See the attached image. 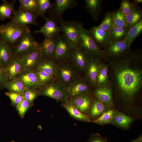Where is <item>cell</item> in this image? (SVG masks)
<instances>
[{
    "instance_id": "obj_1",
    "label": "cell",
    "mask_w": 142,
    "mask_h": 142,
    "mask_svg": "<svg viewBox=\"0 0 142 142\" xmlns=\"http://www.w3.org/2000/svg\"><path fill=\"white\" fill-rule=\"evenodd\" d=\"M114 58L109 62L113 86L122 99L131 102L142 85L141 52H129L124 56Z\"/></svg>"
},
{
    "instance_id": "obj_2",
    "label": "cell",
    "mask_w": 142,
    "mask_h": 142,
    "mask_svg": "<svg viewBox=\"0 0 142 142\" xmlns=\"http://www.w3.org/2000/svg\"><path fill=\"white\" fill-rule=\"evenodd\" d=\"M88 54L90 58L100 60L107 59L109 57L104 50H101L96 44L89 30L80 27V34L77 44Z\"/></svg>"
},
{
    "instance_id": "obj_3",
    "label": "cell",
    "mask_w": 142,
    "mask_h": 142,
    "mask_svg": "<svg viewBox=\"0 0 142 142\" xmlns=\"http://www.w3.org/2000/svg\"><path fill=\"white\" fill-rule=\"evenodd\" d=\"M29 30L28 26L22 25L11 21L0 26V39L11 46L18 43L23 35Z\"/></svg>"
},
{
    "instance_id": "obj_4",
    "label": "cell",
    "mask_w": 142,
    "mask_h": 142,
    "mask_svg": "<svg viewBox=\"0 0 142 142\" xmlns=\"http://www.w3.org/2000/svg\"><path fill=\"white\" fill-rule=\"evenodd\" d=\"M39 95L45 96L60 101L68 99L66 87L60 83L56 77L37 89Z\"/></svg>"
},
{
    "instance_id": "obj_5",
    "label": "cell",
    "mask_w": 142,
    "mask_h": 142,
    "mask_svg": "<svg viewBox=\"0 0 142 142\" xmlns=\"http://www.w3.org/2000/svg\"><path fill=\"white\" fill-rule=\"evenodd\" d=\"M73 45L60 34L57 37L53 61L57 65L70 62Z\"/></svg>"
},
{
    "instance_id": "obj_6",
    "label": "cell",
    "mask_w": 142,
    "mask_h": 142,
    "mask_svg": "<svg viewBox=\"0 0 142 142\" xmlns=\"http://www.w3.org/2000/svg\"><path fill=\"white\" fill-rule=\"evenodd\" d=\"M81 77L70 62L58 65L56 77L66 87Z\"/></svg>"
},
{
    "instance_id": "obj_7",
    "label": "cell",
    "mask_w": 142,
    "mask_h": 142,
    "mask_svg": "<svg viewBox=\"0 0 142 142\" xmlns=\"http://www.w3.org/2000/svg\"><path fill=\"white\" fill-rule=\"evenodd\" d=\"M59 23L61 32L64 38L73 45L78 44L82 24L75 21L68 22L63 19Z\"/></svg>"
},
{
    "instance_id": "obj_8",
    "label": "cell",
    "mask_w": 142,
    "mask_h": 142,
    "mask_svg": "<svg viewBox=\"0 0 142 142\" xmlns=\"http://www.w3.org/2000/svg\"><path fill=\"white\" fill-rule=\"evenodd\" d=\"M40 44L34 38L29 30L18 42L13 52L14 56L20 57L28 53L38 47Z\"/></svg>"
},
{
    "instance_id": "obj_9",
    "label": "cell",
    "mask_w": 142,
    "mask_h": 142,
    "mask_svg": "<svg viewBox=\"0 0 142 142\" xmlns=\"http://www.w3.org/2000/svg\"><path fill=\"white\" fill-rule=\"evenodd\" d=\"M77 1L75 0H55L52 3L48 10L50 17L56 22H59L63 19V13L68 9L75 5Z\"/></svg>"
},
{
    "instance_id": "obj_10",
    "label": "cell",
    "mask_w": 142,
    "mask_h": 142,
    "mask_svg": "<svg viewBox=\"0 0 142 142\" xmlns=\"http://www.w3.org/2000/svg\"><path fill=\"white\" fill-rule=\"evenodd\" d=\"M74 50L70 62L80 74L86 72L90 59L88 54L77 44L73 45Z\"/></svg>"
},
{
    "instance_id": "obj_11",
    "label": "cell",
    "mask_w": 142,
    "mask_h": 142,
    "mask_svg": "<svg viewBox=\"0 0 142 142\" xmlns=\"http://www.w3.org/2000/svg\"><path fill=\"white\" fill-rule=\"evenodd\" d=\"M91 88L85 78L81 77L66 87L68 99L91 91Z\"/></svg>"
},
{
    "instance_id": "obj_12",
    "label": "cell",
    "mask_w": 142,
    "mask_h": 142,
    "mask_svg": "<svg viewBox=\"0 0 142 142\" xmlns=\"http://www.w3.org/2000/svg\"><path fill=\"white\" fill-rule=\"evenodd\" d=\"M94 95L91 91L69 99L75 107L82 113L88 115L92 103Z\"/></svg>"
},
{
    "instance_id": "obj_13",
    "label": "cell",
    "mask_w": 142,
    "mask_h": 142,
    "mask_svg": "<svg viewBox=\"0 0 142 142\" xmlns=\"http://www.w3.org/2000/svg\"><path fill=\"white\" fill-rule=\"evenodd\" d=\"M130 47L128 43L123 39L112 41L104 50L109 57L116 58L123 56L128 53L130 52Z\"/></svg>"
},
{
    "instance_id": "obj_14",
    "label": "cell",
    "mask_w": 142,
    "mask_h": 142,
    "mask_svg": "<svg viewBox=\"0 0 142 142\" xmlns=\"http://www.w3.org/2000/svg\"><path fill=\"white\" fill-rule=\"evenodd\" d=\"M36 14L19 7L14 12L11 21L24 26L28 25H38Z\"/></svg>"
},
{
    "instance_id": "obj_15",
    "label": "cell",
    "mask_w": 142,
    "mask_h": 142,
    "mask_svg": "<svg viewBox=\"0 0 142 142\" xmlns=\"http://www.w3.org/2000/svg\"><path fill=\"white\" fill-rule=\"evenodd\" d=\"M20 57L24 70H33L36 69L42 60L40 46L32 51Z\"/></svg>"
},
{
    "instance_id": "obj_16",
    "label": "cell",
    "mask_w": 142,
    "mask_h": 142,
    "mask_svg": "<svg viewBox=\"0 0 142 142\" xmlns=\"http://www.w3.org/2000/svg\"><path fill=\"white\" fill-rule=\"evenodd\" d=\"M4 69L8 81L17 78L24 70L20 57L14 56Z\"/></svg>"
},
{
    "instance_id": "obj_17",
    "label": "cell",
    "mask_w": 142,
    "mask_h": 142,
    "mask_svg": "<svg viewBox=\"0 0 142 142\" xmlns=\"http://www.w3.org/2000/svg\"><path fill=\"white\" fill-rule=\"evenodd\" d=\"M96 88L93 92L94 97L108 106L114 108L111 86L106 84Z\"/></svg>"
},
{
    "instance_id": "obj_18",
    "label": "cell",
    "mask_w": 142,
    "mask_h": 142,
    "mask_svg": "<svg viewBox=\"0 0 142 142\" xmlns=\"http://www.w3.org/2000/svg\"><path fill=\"white\" fill-rule=\"evenodd\" d=\"M44 19L45 22L40 28L36 30V33L43 34L45 38H49L57 36L61 32L60 29L57 22L50 17H45Z\"/></svg>"
},
{
    "instance_id": "obj_19",
    "label": "cell",
    "mask_w": 142,
    "mask_h": 142,
    "mask_svg": "<svg viewBox=\"0 0 142 142\" xmlns=\"http://www.w3.org/2000/svg\"><path fill=\"white\" fill-rule=\"evenodd\" d=\"M89 31L98 47L106 48L112 42L109 32L102 30L97 26L92 27Z\"/></svg>"
},
{
    "instance_id": "obj_20",
    "label": "cell",
    "mask_w": 142,
    "mask_h": 142,
    "mask_svg": "<svg viewBox=\"0 0 142 142\" xmlns=\"http://www.w3.org/2000/svg\"><path fill=\"white\" fill-rule=\"evenodd\" d=\"M16 78L22 81L28 89H37L41 86L36 69L33 70H24Z\"/></svg>"
},
{
    "instance_id": "obj_21",
    "label": "cell",
    "mask_w": 142,
    "mask_h": 142,
    "mask_svg": "<svg viewBox=\"0 0 142 142\" xmlns=\"http://www.w3.org/2000/svg\"><path fill=\"white\" fill-rule=\"evenodd\" d=\"M101 64L100 60L97 59L90 58L89 60L85 72V78L92 88L96 87L97 77Z\"/></svg>"
},
{
    "instance_id": "obj_22",
    "label": "cell",
    "mask_w": 142,
    "mask_h": 142,
    "mask_svg": "<svg viewBox=\"0 0 142 142\" xmlns=\"http://www.w3.org/2000/svg\"><path fill=\"white\" fill-rule=\"evenodd\" d=\"M57 36L45 38L44 40L40 43V48L42 60L45 59L53 60V53Z\"/></svg>"
},
{
    "instance_id": "obj_23",
    "label": "cell",
    "mask_w": 142,
    "mask_h": 142,
    "mask_svg": "<svg viewBox=\"0 0 142 142\" xmlns=\"http://www.w3.org/2000/svg\"><path fill=\"white\" fill-rule=\"evenodd\" d=\"M112 108H113L108 106L94 97L88 115L92 122L98 118L104 112Z\"/></svg>"
},
{
    "instance_id": "obj_24",
    "label": "cell",
    "mask_w": 142,
    "mask_h": 142,
    "mask_svg": "<svg viewBox=\"0 0 142 142\" xmlns=\"http://www.w3.org/2000/svg\"><path fill=\"white\" fill-rule=\"evenodd\" d=\"M60 105L67 110L70 116L74 119L79 121L91 122L88 116L80 113L70 100L68 99L65 102L61 103Z\"/></svg>"
},
{
    "instance_id": "obj_25",
    "label": "cell",
    "mask_w": 142,
    "mask_h": 142,
    "mask_svg": "<svg viewBox=\"0 0 142 142\" xmlns=\"http://www.w3.org/2000/svg\"><path fill=\"white\" fill-rule=\"evenodd\" d=\"M114 118L111 124L124 129H128L133 120L132 118L114 108Z\"/></svg>"
},
{
    "instance_id": "obj_26",
    "label": "cell",
    "mask_w": 142,
    "mask_h": 142,
    "mask_svg": "<svg viewBox=\"0 0 142 142\" xmlns=\"http://www.w3.org/2000/svg\"><path fill=\"white\" fill-rule=\"evenodd\" d=\"M13 56L11 46L0 39V65L4 68Z\"/></svg>"
},
{
    "instance_id": "obj_27",
    "label": "cell",
    "mask_w": 142,
    "mask_h": 142,
    "mask_svg": "<svg viewBox=\"0 0 142 142\" xmlns=\"http://www.w3.org/2000/svg\"><path fill=\"white\" fill-rule=\"evenodd\" d=\"M131 11L125 16L126 27L129 29L141 19L142 11L137 4H134Z\"/></svg>"
},
{
    "instance_id": "obj_28",
    "label": "cell",
    "mask_w": 142,
    "mask_h": 142,
    "mask_svg": "<svg viewBox=\"0 0 142 142\" xmlns=\"http://www.w3.org/2000/svg\"><path fill=\"white\" fill-rule=\"evenodd\" d=\"M16 1L10 2L5 0L0 4V20L1 21L12 18L15 11L14 3Z\"/></svg>"
},
{
    "instance_id": "obj_29",
    "label": "cell",
    "mask_w": 142,
    "mask_h": 142,
    "mask_svg": "<svg viewBox=\"0 0 142 142\" xmlns=\"http://www.w3.org/2000/svg\"><path fill=\"white\" fill-rule=\"evenodd\" d=\"M85 7L91 14L93 19L96 20L98 18L101 9L102 1L85 0Z\"/></svg>"
},
{
    "instance_id": "obj_30",
    "label": "cell",
    "mask_w": 142,
    "mask_h": 142,
    "mask_svg": "<svg viewBox=\"0 0 142 142\" xmlns=\"http://www.w3.org/2000/svg\"><path fill=\"white\" fill-rule=\"evenodd\" d=\"M142 31V20L135 24L128 30L123 40L130 47L131 44L135 39Z\"/></svg>"
},
{
    "instance_id": "obj_31",
    "label": "cell",
    "mask_w": 142,
    "mask_h": 142,
    "mask_svg": "<svg viewBox=\"0 0 142 142\" xmlns=\"http://www.w3.org/2000/svg\"><path fill=\"white\" fill-rule=\"evenodd\" d=\"M57 66L53 60L44 59L42 60L36 69L42 70L56 77Z\"/></svg>"
},
{
    "instance_id": "obj_32",
    "label": "cell",
    "mask_w": 142,
    "mask_h": 142,
    "mask_svg": "<svg viewBox=\"0 0 142 142\" xmlns=\"http://www.w3.org/2000/svg\"><path fill=\"white\" fill-rule=\"evenodd\" d=\"M108 67L105 64H101L97 74L96 87L104 85L107 83L109 80L108 74Z\"/></svg>"
},
{
    "instance_id": "obj_33",
    "label": "cell",
    "mask_w": 142,
    "mask_h": 142,
    "mask_svg": "<svg viewBox=\"0 0 142 142\" xmlns=\"http://www.w3.org/2000/svg\"><path fill=\"white\" fill-rule=\"evenodd\" d=\"M6 88L9 92H14L22 94L28 89L22 81L17 78L8 81Z\"/></svg>"
},
{
    "instance_id": "obj_34",
    "label": "cell",
    "mask_w": 142,
    "mask_h": 142,
    "mask_svg": "<svg viewBox=\"0 0 142 142\" xmlns=\"http://www.w3.org/2000/svg\"><path fill=\"white\" fill-rule=\"evenodd\" d=\"M113 28L115 27H126L125 15L120 8L112 12Z\"/></svg>"
},
{
    "instance_id": "obj_35",
    "label": "cell",
    "mask_w": 142,
    "mask_h": 142,
    "mask_svg": "<svg viewBox=\"0 0 142 142\" xmlns=\"http://www.w3.org/2000/svg\"><path fill=\"white\" fill-rule=\"evenodd\" d=\"M114 110L111 108L104 112L100 117L92 123L101 125L111 123L114 118Z\"/></svg>"
},
{
    "instance_id": "obj_36",
    "label": "cell",
    "mask_w": 142,
    "mask_h": 142,
    "mask_svg": "<svg viewBox=\"0 0 142 142\" xmlns=\"http://www.w3.org/2000/svg\"><path fill=\"white\" fill-rule=\"evenodd\" d=\"M19 7L36 14L38 7V0H19Z\"/></svg>"
},
{
    "instance_id": "obj_37",
    "label": "cell",
    "mask_w": 142,
    "mask_h": 142,
    "mask_svg": "<svg viewBox=\"0 0 142 142\" xmlns=\"http://www.w3.org/2000/svg\"><path fill=\"white\" fill-rule=\"evenodd\" d=\"M129 29L126 27H115L109 32L112 41L123 39Z\"/></svg>"
},
{
    "instance_id": "obj_38",
    "label": "cell",
    "mask_w": 142,
    "mask_h": 142,
    "mask_svg": "<svg viewBox=\"0 0 142 142\" xmlns=\"http://www.w3.org/2000/svg\"><path fill=\"white\" fill-rule=\"evenodd\" d=\"M38 7L37 12L36 14V16L45 18V13L50 7L52 3L49 0H38Z\"/></svg>"
},
{
    "instance_id": "obj_39",
    "label": "cell",
    "mask_w": 142,
    "mask_h": 142,
    "mask_svg": "<svg viewBox=\"0 0 142 142\" xmlns=\"http://www.w3.org/2000/svg\"><path fill=\"white\" fill-rule=\"evenodd\" d=\"M97 26L102 30L109 32L113 28L112 12L106 13L102 22Z\"/></svg>"
},
{
    "instance_id": "obj_40",
    "label": "cell",
    "mask_w": 142,
    "mask_h": 142,
    "mask_svg": "<svg viewBox=\"0 0 142 142\" xmlns=\"http://www.w3.org/2000/svg\"><path fill=\"white\" fill-rule=\"evenodd\" d=\"M36 70L38 80L41 85L47 84L56 77L42 70L36 69Z\"/></svg>"
},
{
    "instance_id": "obj_41",
    "label": "cell",
    "mask_w": 142,
    "mask_h": 142,
    "mask_svg": "<svg viewBox=\"0 0 142 142\" xmlns=\"http://www.w3.org/2000/svg\"><path fill=\"white\" fill-rule=\"evenodd\" d=\"M33 105L28 101L23 99L22 100L16 107L19 115L23 118L27 111Z\"/></svg>"
},
{
    "instance_id": "obj_42",
    "label": "cell",
    "mask_w": 142,
    "mask_h": 142,
    "mask_svg": "<svg viewBox=\"0 0 142 142\" xmlns=\"http://www.w3.org/2000/svg\"><path fill=\"white\" fill-rule=\"evenodd\" d=\"M23 98L33 105L34 101L39 95L37 89H27L22 94Z\"/></svg>"
},
{
    "instance_id": "obj_43",
    "label": "cell",
    "mask_w": 142,
    "mask_h": 142,
    "mask_svg": "<svg viewBox=\"0 0 142 142\" xmlns=\"http://www.w3.org/2000/svg\"><path fill=\"white\" fill-rule=\"evenodd\" d=\"M5 94L10 99L11 105L16 107L23 99L22 94L16 92H9Z\"/></svg>"
},
{
    "instance_id": "obj_44",
    "label": "cell",
    "mask_w": 142,
    "mask_h": 142,
    "mask_svg": "<svg viewBox=\"0 0 142 142\" xmlns=\"http://www.w3.org/2000/svg\"><path fill=\"white\" fill-rule=\"evenodd\" d=\"M133 6V4L130 1L123 0L121 1L120 8L126 16L131 11Z\"/></svg>"
},
{
    "instance_id": "obj_45",
    "label": "cell",
    "mask_w": 142,
    "mask_h": 142,
    "mask_svg": "<svg viewBox=\"0 0 142 142\" xmlns=\"http://www.w3.org/2000/svg\"><path fill=\"white\" fill-rule=\"evenodd\" d=\"M87 142H108L106 138L102 136L98 133L91 134Z\"/></svg>"
},
{
    "instance_id": "obj_46",
    "label": "cell",
    "mask_w": 142,
    "mask_h": 142,
    "mask_svg": "<svg viewBox=\"0 0 142 142\" xmlns=\"http://www.w3.org/2000/svg\"><path fill=\"white\" fill-rule=\"evenodd\" d=\"M8 82L4 68L0 71V89L6 88Z\"/></svg>"
},
{
    "instance_id": "obj_47",
    "label": "cell",
    "mask_w": 142,
    "mask_h": 142,
    "mask_svg": "<svg viewBox=\"0 0 142 142\" xmlns=\"http://www.w3.org/2000/svg\"><path fill=\"white\" fill-rule=\"evenodd\" d=\"M130 142H142V136L141 135L138 138L134 139Z\"/></svg>"
},
{
    "instance_id": "obj_48",
    "label": "cell",
    "mask_w": 142,
    "mask_h": 142,
    "mask_svg": "<svg viewBox=\"0 0 142 142\" xmlns=\"http://www.w3.org/2000/svg\"><path fill=\"white\" fill-rule=\"evenodd\" d=\"M142 2V0H134L133 1V3L136 4L141 3Z\"/></svg>"
},
{
    "instance_id": "obj_49",
    "label": "cell",
    "mask_w": 142,
    "mask_h": 142,
    "mask_svg": "<svg viewBox=\"0 0 142 142\" xmlns=\"http://www.w3.org/2000/svg\"><path fill=\"white\" fill-rule=\"evenodd\" d=\"M4 68H3L1 65H0V71H1Z\"/></svg>"
},
{
    "instance_id": "obj_50",
    "label": "cell",
    "mask_w": 142,
    "mask_h": 142,
    "mask_svg": "<svg viewBox=\"0 0 142 142\" xmlns=\"http://www.w3.org/2000/svg\"><path fill=\"white\" fill-rule=\"evenodd\" d=\"M11 142H16L13 140H12L11 141Z\"/></svg>"
}]
</instances>
